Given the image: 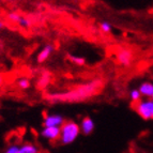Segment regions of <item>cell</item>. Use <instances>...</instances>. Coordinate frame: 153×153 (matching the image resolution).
<instances>
[{
	"instance_id": "cell-1",
	"label": "cell",
	"mask_w": 153,
	"mask_h": 153,
	"mask_svg": "<svg viewBox=\"0 0 153 153\" xmlns=\"http://www.w3.org/2000/svg\"><path fill=\"white\" fill-rule=\"evenodd\" d=\"M103 88L102 79L95 78L63 92H51L46 94V100L51 103H77L87 101L97 95Z\"/></svg>"
},
{
	"instance_id": "cell-2",
	"label": "cell",
	"mask_w": 153,
	"mask_h": 153,
	"mask_svg": "<svg viewBox=\"0 0 153 153\" xmlns=\"http://www.w3.org/2000/svg\"><path fill=\"white\" fill-rule=\"evenodd\" d=\"M80 133L82 131H80V125L78 123L73 120H65L60 128L59 141L64 146L71 145L78 138Z\"/></svg>"
},
{
	"instance_id": "cell-3",
	"label": "cell",
	"mask_w": 153,
	"mask_h": 153,
	"mask_svg": "<svg viewBox=\"0 0 153 153\" xmlns=\"http://www.w3.org/2000/svg\"><path fill=\"white\" fill-rule=\"evenodd\" d=\"M135 111L143 120H153V99H143L136 103Z\"/></svg>"
},
{
	"instance_id": "cell-4",
	"label": "cell",
	"mask_w": 153,
	"mask_h": 153,
	"mask_svg": "<svg viewBox=\"0 0 153 153\" xmlns=\"http://www.w3.org/2000/svg\"><path fill=\"white\" fill-rule=\"evenodd\" d=\"M41 136L48 141L59 140L60 137V128L58 126H44L41 131Z\"/></svg>"
},
{
	"instance_id": "cell-5",
	"label": "cell",
	"mask_w": 153,
	"mask_h": 153,
	"mask_svg": "<svg viewBox=\"0 0 153 153\" xmlns=\"http://www.w3.org/2000/svg\"><path fill=\"white\" fill-rule=\"evenodd\" d=\"M64 118L58 114H48L43 119V126H58L61 128L64 123Z\"/></svg>"
},
{
	"instance_id": "cell-6",
	"label": "cell",
	"mask_w": 153,
	"mask_h": 153,
	"mask_svg": "<svg viewBox=\"0 0 153 153\" xmlns=\"http://www.w3.org/2000/svg\"><path fill=\"white\" fill-rule=\"evenodd\" d=\"M117 61L123 66H128L133 61V51L128 48H122L117 53Z\"/></svg>"
},
{
	"instance_id": "cell-7",
	"label": "cell",
	"mask_w": 153,
	"mask_h": 153,
	"mask_svg": "<svg viewBox=\"0 0 153 153\" xmlns=\"http://www.w3.org/2000/svg\"><path fill=\"white\" fill-rule=\"evenodd\" d=\"M79 125H80V131H82V133L84 135H90V134H92L95 128L94 121L92 120L90 117H85Z\"/></svg>"
},
{
	"instance_id": "cell-8",
	"label": "cell",
	"mask_w": 153,
	"mask_h": 153,
	"mask_svg": "<svg viewBox=\"0 0 153 153\" xmlns=\"http://www.w3.org/2000/svg\"><path fill=\"white\" fill-rule=\"evenodd\" d=\"M55 47L54 45H51V44H47V45H45L42 48V51L39 53L38 57H36V60H38L39 63H43V62H45L47 59L51 57V55L53 54V51H54Z\"/></svg>"
},
{
	"instance_id": "cell-9",
	"label": "cell",
	"mask_w": 153,
	"mask_h": 153,
	"mask_svg": "<svg viewBox=\"0 0 153 153\" xmlns=\"http://www.w3.org/2000/svg\"><path fill=\"white\" fill-rule=\"evenodd\" d=\"M139 91H140L143 97L146 99H151L153 97V82H143L139 86Z\"/></svg>"
},
{
	"instance_id": "cell-10",
	"label": "cell",
	"mask_w": 153,
	"mask_h": 153,
	"mask_svg": "<svg viewBox=\"0 0 153 153\" xmlns=\"http://www.w3.org/2000/svg\"><path fill=\"white\" fill-rule=\"evenodd\" d=\"M39 147L34 143H25L19 146L18 153H39Z\"/></svg>"
},
{
	"instance_id": "cell-11",
	"label": "cell",
	"mask_w": 153,
	"mask_h": 153,
	"mask_svg": "<svg viewBox=\"0 0 153 153\" xmlns=\"http://www.w3.org/2000/svg\"><path fill=\"white\" fill-rule=\"evenodd\" d=\"M49 82H51V75H49L47 72H45V73H43V74L41 75V77L39 78L38 87L39 88H45V87L48 86Z\"/></svg>"
},
{
	"instance_id": "cell-12",
	"label": "cell",
	"mask_w": 153,
	"mask_h": 153,
	"mask_svg": "<svg viewBox=\"0 0 153 153\" xmlns=\"http://www.w3.org/2000/svg\"><path fill=\"white\" fill-rule=\"evenodd\" d=\"M17 87L22 90H27L31 87V82L27 77H22L17 80Z\"/></svg>"
},
{
	"instance_id": "cell-13",
	"label": "cell",
	"mask_w": 153,
	"mask_h": 153,
	"mask_svg": "<svg viewBox=\"0 0 153 153\" xmlns=\"http://www.w3.org/2000/svg\"><path fill=\"white\" fill-rule=\"evenodd\" d=\"M128 97H130V99H131V101H132V102L137 103L141 100L143 95H141L139 89H132L130 91V93H128Z\"/></svg>"
},
{
	"instance_id": "cell-14",
	"label": "cell",
	"mask_w": 153,
	"mask_h": 153,
	"mask_svg": "<svg viewBox=\"0 0 153 153\" xmlns=\"http://www.w3.org/2000/svg\"><path fill=\"white\" fill-rule=\"evenodd\" d=\"M100 29L104 33H110L112 31V25L106 21L101 22V23H100Z\"/></svg>"
},
{
	"instance_id": "cell-15",
	"label": "cell",
	"mask_w": 153,
	"mask_h": 153,
	"mask_svg": "<svg viewBox=\"0 0 153 153\" xmlns=\"http://www.w3.org/2000/svg\"><path fill=\"white\" fill-rule=\"evenodd\" d=\"M69 59L71 60L74 64L77 65H84L86 63V60H85L84 57H79V56H70Z\"/></svg>"
},
{
	"instance_id": "cell-16",
	"label": "cell",
	"mask_w": 153,
	"mask_h": 153,
	"mask_svg": "<svg viewBox=\"0 0 153 153\" xmlns=\"http://www.w3.org/2000/svg\"><path fill=\"white\" fill-rule=\"evenodd\" d=\"M7 17H8L9 21H11L12 23H18L22 16L19 15L18 13H16V12H10L8 14V16H7Z\"/></svg>"
},
{
	"instance_id": "cell-17",
	"label": "cell",
	"mask_w": 153,
	"mask_h": 153,
	"mask_svg": "<svg viewBox=\"0 0 153 153\" xmlns=\"http://www.w3.org/2000/svg\"><path fill=\"white\" fill-rule=\"evenodd\" d=\"M18 149H19V146L17 143H13V145L9 146L3 153H18Z\"/></svg>"
},
{
	"instance_id": "cell-18",
	"label": "cell",
	"mask_w": 153,
	"mask_h": 153,
	"mask_svg": "<svg viewBox=\"0 0 153 153\" xmlns=\"http://www.w3.org/2000/svg\"><path fill=\"white\" fill-rule=\"evenodd\" d=\"M17 24L21 26V27H23V28H29L31 26V22L29 21L28 18L23 17V16L21 17V19H19V22H18Z\"/></svg>"
},
{
	"instance_id": "cell-19",
	"label": "cell",
	"mask_w": 153,
	"mask_h": 153,
	"mask_svg": "<svg viewBox=\"0 0 153 153\" xmlns=\"http://www.w3.org/2000/svg\"><path fill=\"white\" fill-rule=\"evenodd\" d=\"M3 82H4V76L2 74H0V88L3 85Z\"/></svg>"
},
{
	"instance_id": "cell-20",
	"label": "cell",
	"mask_w": 153,
	"mask_h": 153,
	"mask_svg": "<svg viewBox=\"0 0 153 153\" xmlns=\"http://www.w3.org/2000/svg\"><path fill=\"white\" fill-rule=\"evenodd\" d=\"M3 28H4V23L2 21H0V31L2 30Z\"/></svg>"
},
{
	"instance_id": "cell-21",
	"label": "cell",
	"mask_w": 153,
	"mask_h": 153,
	"mask_svg": "<svg viewBox=\"0 0 153 153\" xmlns=\"http://www.w3.org/2000/svg\"><path fill=\"white\" fill-rule=\"evenodd\" d=\"M151 99H153V97H151Z\"/></svg>"
}]
</instances>
